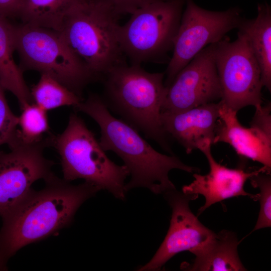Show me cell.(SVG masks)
<instances>
[{
  "label": "cell",
  "mask_w": 271,
  "mask_h": 271,
  "mask_svg": "<svg viewBox=\"0 0 271 271\" xmlns=\"http://www.w3.org/2000/svg\"><path fill=\"white\" fill-rule=\"evenodd\" d=\"M45 186L33 188L4 214L0 229V270L22 248L52 235L69 225L81 205L100 189L85 182L70 184L54 174Z\"/></svg>",
  "instance_id": "1"
},
{
  "label": "cell",
  "mask_w": 271,
  "mask_h": 271,
  "mask_svg": "<svg viewBox=\"0 0 271 271\" xmlns=\"http://www.w3.org/2000/svg\"><path fill=\"white\" fill-rule=\"evenodd\" d=\"M74 108L97 123L101 134L99 142L103 150L114 152L123 161L130 176L125 184L127 192L140 187L156 194H164L176 189L169 176L172 170L199 172L198 168L184 164L176 156L155 150L138 130L112 115L102 97L91 94Z\"/></svg>",
  "instance_id": "2"
},
{
  "label": "cell",
  "mask_w": 271,
  "mask_h": 271,
  "mask_svg": "<svg viewBox=\"0 0 271 271\" xmlns=\"http://www.w3.org/2000/svg\"><path fill=\"white\" fill-rule=\"evenodd\" d=\"M164 76V73L149 72L141 65H118L102 77V98L109 110L172 154L161 120L167 90Z\"/></svg>",
  "instance_id": "3"
},
{
  "label": "cell",
  "mask_w": 271,
  "mask_h": 271,
  "mask_svg": "<svg viewBox=\"0 0 271 271\" xmlns=\"http://www.w3.org/2000/svg\"><path fill=\"white\" fill-rule=\"evenodd\" d=\"M48 143L60 156L64 180L70 182L82 179L124 200L128 169L107 157L94 133L76 113L70 114L62 133L48 137Z\"/></svg>",
  "instance_id": "4"
},
{
  "label": "cell",
  "mask_w": 271,
  "mask_h": 271,
  "mask_svg": "<svg viewBox=\"0 0 271 271\" xmlns=\"http://www.w3.org/2000/svg\"><path fill=\"white\" fill-rule=\"evenodd\" d=\"M119 16L98 0H80L68 12L59 31L98 78L124 63L118 35Z\"/></svg>",
  "instance_id": "5"
},
{
  "label": "cell",
  "mask_w": 271,
  "mask_h": 271,
  "mask_svg": "<svg viewBox=\"0 0 271 271\" xmlns=\"http://www.w3.org/2000/svg\"><path fill=\"white\" fill-rule=\"evenodd\" d=\"M20 68L47 74L82 98L84 88L98 78L67 44L59 32L31 25L15 26Z\"/></svg>",
  "instance_id": "6"
},
{
  "label": "cell",
  "mask_w": 271,
  "mask_h": 271,
  "mask_svg": "<svg viewBox=\"0 0 271 271\" xmlns=\"http://www.w3.org/2000/svg\"><path fill=\"white\" fill-rule=\"evenodd\" d=\"M185 0H157L138 9L120 25L118 39L123 55L141 65L173 49Z\"/></svg>",
  "instance_id": "7"
},
{
  "label": "cell",
  "mask_w": 271,
  "mask_h": 271,
  "mask_svg": "<svg viewBox=\"0 0 271 271\" xmlns=\"http://www.w3.org/2000/svg\"><path fill=\"white\" fill-rule=\"evenodd\" d=\"M214 57L222 102L237 112L262 105L260 68L246 36L238 31L234 41L225 36L214 43Z\"/></svg>",
  "instance_id": "8"
},
{
  "label": "cell",
  "mask_w": 271,
  "mask_h": 271,
  "mask_svg": "<svg viewBox=\"0 0 271 271\" xmlns=\"http://www.w3.org/2000/svg\"><path fill=\"white\" fill-rule=\"evenodd\" d=\"M185 4L173 43V55L166 69V87L198 53L237 29L243 19L237 7L217 12L204 9L193 0H185Z\"/></svg>",
  "instance_id": "9"
},
{
  "label": "cell",
  "mask_w": 271,
  "mask_h": 271,
  "mask_svg": "<svg viewBox=\"0 0 271 271\" xmlns=\"http://www.w3.org/2000/svg\"><path fill=\"white\" fill-rule=\"evenodd\" d=\"M43 143L24 145L12 143L9 151H0V216L18 203L36 181L54 175V163L46 158Z\"/></svg>",
  "instance_id": "10"
},
{
  "label": "cell",
  "mask_w": 271,
  "mask_h": 271,
  "mask_svg": "<svg viewBox=\"0 0 271 271\" xmlns=\"http://www.w3.org/2000/svg\"><path fill=\"white\" fill-rule=\"evenodd\" d=\"M214 43L198 53L167 87L161 112L177 113L221 99Z\"/></svg>",
  "instance_id": "11"
},
{
  "label": "cell",
  "mask_w": 271,
  "mask_h": 271,
  "mask_svg": "<svg viewBox=\"0 0 271 271\" xmlns=\"http://www.w3.org/2000/svg\"><path fill=\"white\" fill-rule=\"evenodd\" d=\"M213 144H229L240 157L258 162L271 172V104L255 108L250 127L239 121L237 111L220 100Z\"/></svg>",
  "instance_id": "12"
},
{
  "label": "cell",
  "mask_w": 271,
  "mask_h": 271,
  "mask_svg": "<svg viewBox=\"0 0 271 271\" xmlns=\"http://www.w3.org/2000/svg\"><path fill=\"white\" fill-rule=\"evenodd\" d=\"M172 209L170 224L163 242L152 258L138 270H159L176 254L199 248L210 241L215 233L204 225L191 211L189 202L198 195L174 189L163 194Z\"/></svg>",
  "instance_id": "13"
},
{
  "label": "cell",
  "mask_w": 271,
  "mask_h": 271,
  "mask_svg": "<svg viewBox=\"0 0 271 271\" xmlns=\"http://www.w3.org/2000/svg\"><path fill=\"white\" fill-rule=\"evenodd\" d=\"M212 145L208 142L199 150L205 156L208 162V173L205 175L194 173V180L182 188L183 193L201 195L205 198V202L199 209L198 215L211 205L228 198L242 196H248L254 200L255 195L244 190L246 182L260 172L269 173L263 166L250 171L241 167L231 169L222 165L217 162L212 156Z\"/></svg>",
  "instance_id": "14"
},
{
  "label": "cell",
  "mask_w": 271,
  "mask_h": 271,
  "mask_svg": "<svg viewBox=\"0 0 271 271\" xmlns=\"http://www.w3.org/2000/svg\"><path fill=\"white\" fill-rule=\"evenodd\" d=\"M220 101L177 113L161 112L163 128L190 154L208 142L213 145Z\"/></svg>",
  "instance_id": "15"
},
{
  "label": "cell",
  "mask_w": 271,
  "mask_h": 271,
  "mask_svg": "<svg viewBox=\"0 0 271 271\" xmlns=\"http://www.w3.org/2000/svg\"><path fill=\"white\" fill-rule=\"evenodd\" d=\"M236 234L223 229L203 246L192 250L195 258L192 263L184 262L183 270L191 271H243L237 250Z\"/></svg>",
  "instance_id": "16"
},
{
  "label": "cell",
  "mask_w": 271,
  "mask_h": 271,
  "mask_svg": "<svg viewBox=\"0 0 271 271\" xmlns=\"http://www.w3.org/2000/svg\"><path fill=\"white\" fill-rule=\"evenodd\" d=\"M237 29L247 37L258 63L261 83L271 91V9L267 3L258 4L255 18H243Z\"/></svg>",
  "instance_id": "17"
},
{
  "label": "cell",
  "mask_w": 271,
  "mask_h": 271,
  "mask_svg": "<svg viewBox=\"0 0 271 271\" xmlns=\"http://www.w3.org/2000/svg\"><path fill=\"white\" fill-rule=\"evenodd\" d=\"M15 26L0 16V83L5 90L17 98L21 108L32 103L30 90L24 80L23 71L16 63Z\"/></svg>",
  "instance_id": "18"
},
{
  "label": "cell",
  "mask_w": 271,
  "mask_h": 271,
  "mask_svg": "<svg viewBox=\"0 0 271 271\" xmlns=\"http://www.w3.org/2000/svg\"><path fill=\"white\" fill-rule=\"evenodd\" d=\"M80 0H22L17 17L23 24L60 31L68 12Z\"/></svg>",
  "instance_id": "19"
},
{
  "label": "cell",
  "mask_w": 271,
  "mask_h": 271,
  "mask_svg": "<svg viewBox=\"0 0 271 271\" xmlns=\"http://www.w3.org/2000/svg\"><path fill=\"white\" fill-rule=\"evenodd\" d=\"M33 102L46 111L77 105L83 99L51 76L41 74L31 90Z\"/></svg>",
  "instance_id": "20"
},
{
  "label": "cell",
  "mask_w": 271,
  "mask_h": 271,
  "mask_svg": "<svg viewBox=\"0 0 271 271\" xmlns=\"http://www.w3.org/2000/svg\"><path fill=\"white\" fill-rule=\"evenodd\" d=\"M21 110L16 136L11 143L32 145L45 142L48 137L44 136L50 129L47 111L34 102L26 105Z\"/></svg>",
  "instance_id": "21"
},
{
  "label": "cell",
  "mask_w": 271,
  "mask_h": 271,
  "mask_svg": "<svg viewBox=\"0 0 271 271\" xmlns=\"http://www.w3.org/2000/svg\"><path fill=\"white\" fill-rule=\"evenodd\" d=\"M254 188L259 192L255 195L254 200L259 202L260 209L255 225L251 232L271 226V176L270 174L260 172L250 179Z\"/></svg>",
  "instance_id": "22"
},
{
  "label": "cell",
  "mask_w": 271,
  "mask_h": 271,
  "mask_svg": "<svg viewBox=\"0 0 271 271\" xmlns=\"http://www.w3.org/2000/svg\"><path fill=\"white\" fill-rule=\"evenodd\" d=\"M0 83V146L10 144L15 139L18 128L19 116L11 109Z\"/></svg>",
  "instance_id": "23"
},
{
  "label": "cell",
  "mask_w": 271,
  "mask_h": 271,
  "mask_svg": "<svg viewBox=\"0 0 271 271\" xmlns=\"http://www.w3.org/2000/svg\"><path fill=\"white\" fill-rule=\"evenodd\" d=\"M110 7L119 16L132 14L140 8L157 0H98Z\"/></svg>",
  "instance_id": "24"
},
{
  "label": "cell",
  "mask_w": 271,
  "mask_h": 271,
  "mask_svg": "<svg viewBox=\"0 0 271 271\" xmlns=\"http://www.w3.org/2000/svg\"><path fill=\"white\" fill-rule=\"evenodd\" d=\"M22 0H0V16L17 17Z\"/></svg>",
  "instance_id": "25"
}]
</instances>
